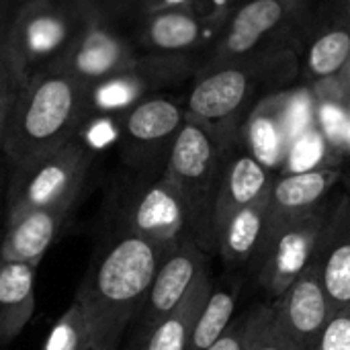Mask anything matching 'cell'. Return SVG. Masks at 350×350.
I'll return each instance as SVG.
<instances>
[{
	"label": "cell",
	"instance_id": "6da1fadb",
	"mask_svg": "<svg viewBox=\"0 0 350 350\" xmlns=\"http://www.w3.org/2000/svg\"><path fill=\"white\" fill-rule=\"evenodd\" d=\"M170 250L137 236L107 234L74 299L86 318L90 349L117 350L129 322L139 316L154 275Z\"/></svg>",
	"mask_w": 350,
	"mask_h": 350
},
{
	"label": "cell",
	"instance_id": "7a4b0ae2",
	"mask_svg": "<svg viewBox=\"0 0 350 350\" xmlns=\"http://www.w3.org/2000/svg\"><path fill=\"white\" fill-rule=\"evenodd\" d=\"M92 86L70 72H43L16 94L2 154L8 168L31 162L78 137L88 121Z\"/></svg>",
	"mask_w": 350,
	"mask_h": 350
},
{
	"label": "cell",
	"instance_id": "3957f363",
	"mask_svg": "<svg viewBox=\"0 0 350 350\" xmlns=\"http://www.w3.org/2000/svg\"><path fill=\"white\" fill-rule=\"evenodd\" d=\"M92 16L84 0H29L6 41L23 80L59 72Z\"/></svg>",
	"mask_w": 350,
	"mask_h": 350
},
{
	"label": "cell",
	"instance_id": "277c9868",
	"mask_svg": "<svg viewBox=\"0 0 350 350\" xmlns=\"http://www.w3.org/2000/svg\"><path fill=\"white\" fill-rule=\"evenodd\" d=\"M164 176L178 187L187 203L191 238L205 254L217 252L213 217L224 170L219 168V150L203 125L195 121L183 123Z\"/></svg>",
	"mask_w": 350,
	"mask_h": 350
},
{
	"label": "cell",
	"instance_id": "5b68a950",
	"mask_svg": "<svg viewBox=\"0 0 350 350\" xmlns=\"http://www.w3.org/2000/svg\"><path fill=\"white\" fill-rule=\"evenodd\" d=\"M109 234H129L174 248L189 234V211L178 187L168 178L131 180L107 201Z\"/></svg>",
	"mask_w": 350,
	"mask_h": 350
},
{
	"label": "cell",
	"instance_id": "8992f818",
	"mask_svg": "<svg viewBox=\"0 0 350 350\" xmlns=\"http://www.w3.org/2000/svg\"><path fill=\"white\" fill-rule=\"evenodd\" d=\"M90 164L92 152L80 133L31 162L8 168V215L25 209L74 207Z\"/></svg>",
	"mask_w": 350,
	"mask_h": 350
},
{
	"label": "cell",
	"instance_id": "52a82bcc",
	"mask_svg": "<svg viewBox=\"0 0 350 350\" xmlns=\"http://www.w3.org/2000/svg\"><path fill=\"white\" fill-rule=\"evenodd\" d=\"M328 211L324 205L301 215L265 238L252 258L256 275L267 293L277 299L308 269L318 248Z\"/></svg>",
	"mask_w": 350,
	"mask_h": 350
},
{
	"label": "cell",
	"instance_id": "ba28073f",
	"mask_svg": "<svg viewBox=\"0 0 350 350\" xmlns=\"http://www.w3.org/2000/svg\"><path fill=\"white\" fill-rule=\"evenodd\" d=\"M183 127L180 109L166 98H150L135 105L123 121L125 162L144 178H160L166 172L172 144Z\"/></svg>",
	"mask_w": 350,
	"mask_h": 350
},
{
	"label": "cell",
	"instance_id": "9c48e42d",
	"mask_svg": "<svg viewBox=\"0 0 350 350\" xmlns=\"http://www.w3.org/2000/svg\"><path fill=\"white\" fill-rule=\"evenodd\" d=\"M209 269L207 254L187 234L160 262L144 308L137 316V334L144 340L150 330L164 320L189 295L197 279Z\"/></svg>",
	"mask_w": 350,
	"mask_h": 350
},
{
	"label": "cell",
	"instance_id": "30bf717a",
	"mask_svg": "<svg viewBox=\"0 0 350 350\" xmlns=\"http://www.w3.org/2000/svg\"><path fill=\"white\" fill-rule=\"evenodd\" d=\"M277 322L301 350H316L318 342L334 318L328 295L322 287L314 262L271 304Z\"/></svg>",
	"mask_w": 350,
	"mask_h": 350
},
{
	"label": "cell",
	"instance_id": "8fae6325",
	"mask_svg": "<svg viewBox=\"0 0 350 350\" xmlns=\"http://www.w3.org/2000/svg\"><path fill=\"white\" fill-rule=\"evenodd\" d=\"M312 262L334 316L350 312V195H340L330 207Z\"/></svg>",
	"mask_w": 350,
	"mask_h": 350
},
{
	"label": "cell",
	"instance_id": "7c38bea8",
	"mask_svg": "<svg viewBox=\"0 0 350 350\" xmlns=\"http://www.w3.org/2000/svg\"><path fill=\"white\" fill-rule=\"evenodd\" d=\"M338 176V170L322 168L299 174H283L277 183H273L267 191V219L262 240L281 226L322 207V201L326 199Z\"/></svg>",
	"mask_w": 350,
	"mask_h": 350
},
{
	"label": "cell",
	"instance_id": "4fadbf2b",
	"mask_svg": "<svg viewBox=\"0 0 350 350\" xmlns=\"http://www.w3.org/2000/svg\"><path fill=\"white\" fill-rule=\"evenodd\" d=\"M72 209L74 207H49L10 213L6 232L0 240L2 260L39 267L41 258L70 219Z\"/></svg>",
	"mask_w": 350,
	"mask_h": 350
},
{
	"label": "cell",
	"instance_id": "5bb4252c",
	"mask_svg": "<svg viewBox=\"0 0 350 350\" xmlns=\"http://www.w3.org/2000/svg\"><path fill=\"white\" fill-rule=\"evenodd\" d=\"M269 170L258 164L252 156H238L230 162L224 170L219 195L215 203V217H213V234L219 252V240L228 226V221L242 211L244 207L258 201L271 189Z\"/></svg>",
	"mask_w": 350,
	"mask_h": 350
},
{
	"label": "cell",
	"instance_id": "9a60e30c",
	"mask_svg": "<svg viewBox=\"0 0 350 350\" xmlns=\"http://www.w3.org/2000/svg\"><path fill=\"white\" fill-rule=\"evenodd\" d=\"M121 64L123 45L113 35V31L98 23V16L94 14L59 72H70L94 88L96 84L113 78Z\"/></svg>",
	"mask_w": 350,
	"mask_h": 350
},
{
	"label": "cell",
	"instance_id": "2e32d148",
	"mask_svg": "<svg viewBox=\"0 0 350 350\" xmlns=\"http://www.w3.org/2000/svg\"><path fill=\"white\" fill-rule=\"evenodd\" d=\"M37 267L25 262L0 265V347L10 345L35 312Z\"/></svg>",
	"mask_w": 350,
	"mask_h": 350
},
{
	"label": "cell",
	"instance_id": "e0dca14e",
	"mask_svg": "<svg viewBox=\"0 0 350 350\" xmlns=\"http://www.w3.org/2000/svg\"><path fill=\"white\" fill-rule=\"evenodd\" d=\"M213 291L209 269L197 279L189 295L164 320H160L142 340V350H187L195 324Z\"/></svg>",
	"mask_w": 350,
	"mask_h": 350
},
{
	"label": "cell",
	"instance_id": "ac0fdd59",
	"mask_svg": "<svg viewBox=\"0 0 350 350\" xmlns=\"http://www.w3.org/2000/svg\"><path fill=\"white\" fill-rule=\"evenodd\" d=\"M265 219L267 193L228 221L219 240V254L228 265H244L254 258L265 234Z\"/></svg>",
	"mask_w": 350,
	"mask_h": 350
},
{
	"label": "cell",
	"instance_id": "d6986e66",
	"mask_svg": "<svg viewBox=\"0 0 350 350\" xmlns=\"http://www.w3.org/2000/svg\"><path fill=\"white\" fill-rule=\"evenodd\" d=\"M246 96V76L224 70L205 78L191 94L189 107L199 119H224L234 113Z\"/></svg>",
	"mask_w": 350,
	"mask_h": 350
},
{
	"label": "cell",
	"instance_id": "ffe728a7",
	"mask_svg": "<svg viewBox=\"0 0 350 350\" xmlns=\"http://www.w3.org/2000/svg\"><path fill=\"white\" fill-rule=\"evenodd\" d=\"M238 306V287H215L195 324L187 350H209L234 322Z\"/></svg>",
	"mask_w": 350,
	"mask_h": 350
},
{
	"label": "cell",
	"instance_id": "44dd1931",
	"mask_svg": "<svg viewBox=\"0 0 350 350\" xmlns=\"http://www.w3.org/2000/svg\"><path fill=\"white\" fill-rule=\"evenodd\" d=\"M283 14V8L277 0H254L246 4L232 25V33L228 37V47L234 53H242L252 49L258 39L271 31Z\"/></svg>",
	"mask_w": 350,
	"mask_h": 350
},
{
	"label": "cell",
	"instance_id": "7402d4cb",
	"mask_svg": "<svg viewBox=\"0 0 350 350\" xmlns=\"http://www.w3.org/2000/svg\"><path fill=\"white\" fill-rule=\"evenodd\" d=\"M248 146L250 156L267 170L281 168L289 152V139L281 117L273 113H258L248 125Z\"/></svg>",
	"mask_w": 350,
	"mask_h": 350
},
{
	"label": "cell",
	"instance_id": "603a6c76",
	"mask_svg": "<svg viewBox=\"0 0 350 350\" xmlns=\"http://www.w3.org/2000/svg\"><path fill=\"white\" fill-rule=\"evenodd\" d=\"M246 350H301L281 328L271 304L256 306L248 312Z\"/></svg>",
	"mask_w": 350,
	"mask_h": 350
},
{
	"label": "cell",
	"instance_id": "cb8c5ba5",
	"mask_svg": "<svg viewBox=\"0 0 350 350\" xmlns=\"http://www.w3.org/2000/svg\"><path fill=\"white\" fill-rule=\"evenodd\" d=\"M150 41L160 49H183L199 37V25L185 12H162L148 29Z\"/></svg>",
	"mask_w": 350,
	"mask_h": 350
},
{
	"label": "cell",
	"instance_id": "d4e9b609",
	"mask_svg": "<svg viewBox=\"0 0 350 350\" xmlns=\"http://www.w3.org/2000/svg\"><path fill=\"white\" fill-rule=\"evenodd\" d=\"M41 350H92L86 318L76 301L57 318Z\"/></svg>",
	"mask_w": 350,
	"mask_h": 350
},
{
	"label": "cell",
	"instance_id": "484cf974",
	"mask_svg": "<svg viewBox=\"0 0 350 350\" xmlns=\"http://www.w3.org/2000/svg\"><path fill=\"white\" fill-rule=\"evenodd\" d=\"M330 146L324 139L322 131L318 127L310 129L301 137H297L287 152V158L283 162L285 174H299V172H310V170H322L326 168V154Z\"/></svg>",
	"mask_w": 350,
	"mask_h": 350
},
{
	"label": "cell",
	"instance_id": "4316f807",
	"mask_svg": "<svg viewBox=\"0 0 350 350\" xmlns=\"http://www.w3.org/2000/svg\"><path fill=\"white\" fill-rule=\"evenodd\" d=\"M350 35L347 31H332L320 37L310 51V68L320 76L334 74L349 57Z\"/></svg>",
	"mask_w": 350,
	"mask_h": 350
},
{
	"label": "cell",
	"instance_id": "83f0119b",
	"mask_svg": "<svg viewBox=\"0 0 350 350\" xmlns=\"http://www.w3.org/2000/svg\"><path fill=\"white\" fill-rule=\"evenodd\" d=\"M281 123H283L285 135L289 139V146L297 137H301L304 133H308L310 129H314V107H312V98L306 92L295 94L285 105V111L281 115Z\"/></svg>",
	"mask_w": 350,
	"mask_h": 350
},
{
	"label": "cell",
	"instance_id": "f1b7e54d",
	"mask_svg": "<svg viewBox=\"0 0 350 350\" xmlns=\"http://www.w3.org/2000/svg\"><path fill=\"white\" fill-rule=\"evenodd\" d=\"M320 131L330 148L334 150H347L349 144L350 117L334 103H324L320 107Z\"/></svg>",
	"mask_w": 350,
	"mask_h": 350
},
{
	"label": "cell",
	"instance_id": "f546056e",
	"mask_svg": "<svg viewBox=\"0 0 350 350\" xmlns=\"http://www.w3.org/2000/svg\"><path fill=\"white\" fill-rule=\"evenodd\" d=\"M316 350H350V312L336 314L330 320Z\"/></svg>",
	"mask_w": 350,
	"mask_h": 350
},
{
	"label": "cell",
	"instance_id": "4dcf8cb0",
	"mask_svg": "<svg viewBox=\"0 0 350 350\" xmlns=\"http://www.w3.org/2000/svg\"><path fill=\"white\" fill-rule=\"evenodd\" d=\"M23 86H25V80L4 43L0 47V98L18 94Z\"/></svg>",
	"mask_w": 350,
	"mask_h": 350
},
{
	"label": "cell",
	"instance_id": "1f68e13d",
	"mask_svg": "<svg viewBox=\"0 0 350 350\" xmlns=\"http://www.w3.org/2000/svg\"><path fill=\"white\" fill-rule=\"evenodd\" d=\"M246 328H248V312L240 318H234L226 334L209 350H246Z\"/></svg>",
	"mask_w": 350,
	"mask_h": 350
},
{
	"label": "cell",
	"instance_id": "d6a6232c",
	"mask_svg": "<svg viewBox=\"0 0 350 350\" xmlns=\"http://www.w3.org/2000/svg\"><path fill=\"white\" fill-rule=\"evenodd\" d=\"M27 2L29 0H0V47L8 41L14 21Z\"/></svg>",
	"mask_w": 350,
	"mask_h": 350
},
{
	"label": "cell",
	"instance_id": "836d02e7",
	"mask_svg": "<svg viewBox=\"0 0 350 350\" xmlns=\"http://www.w3.org/2000/svg\"><path fill=\"white\" fill-rule=\"evenodd\" d=\"M14 100H16V94L0 98V152H2V144H4L6 129H8V121H10V113H12Z\"/></svg>",
	"mask_w": 350,
	"mask_h": 350
},
{
	"label": "cell",
	"instance_id": "e575fe53",
	"mask_svg": "<svg viewBox=\"0 0 350 350\" xmlns=\"http://www.w3.org/2000/svg\"><path fill=\"white\" fill-rule=\"evenodd\" d=\"M6 166H8V162H6L4 154L0 152V207H2V193H4V183H6Z\"/></svg>",
	"mask_w": 350,
	"mask_h": 350
},
{
	"label": "cell",
	"instance_id": "d590c367",
	"mask_svg": "<svg viewBox=\"0 0 350 350\" xmlns=\"http://www.w3.org/2000/svg\"><path fill=\"white\" fill-rule=\"evenodd\" d=\"M345 180H347V187H349V195H350V172L345 176Z\"/></svg>",
	"mask_w": 350,
	"mask_h": 350
},
{
	"label": "cell",
	"instance_id": "8d00e7d4",
	"mask_svg": "<svg viewBox=\"0 0 350 350\" xmlns=\"http://www.w3.org/2000/svg\"><path fill=\"white\" fill-rule=\"evenodd\" d=\"M166 4H176V2H183V0H164Z\"/></svg>",
	"mask_w": 350,
	"mask_h": 350
},
{
	"label": "cell",
	"instance_id": "74e56055",
	"mask_svg": "<svg viewBox=\"0 0 350 350\" xmlns=\"http://www.w3.org/2000/svg\"><path fill=\"white\" fill-rule=\"evenodd\" d=\"M347 150L350 152V127H349V144H347Z\"/></svg>",
	"mask_w": 350,
	"mask_h": 350
},
{
	"label": "cell",
	"instance_id": "f35d334b",
	"mask_svg": "<svg viewBox=\"0 0 350 350\" xmlns=\"http://www.w3.org/2000/svg\"><path fill=\"white\" fill-rule=\"evenodd\" d=\"M215 4H226V0H215Z\"/></svg>",
	"mask_w": 350,
	"mask_h": 350
},
{
	"label": "cell",
	"instance_id": "ab89813d",
	"mask_svg": "<svg viewBox=\"0 0 350 350\" xmlns=\"http://www.w3.org/2000/svg\"><path fill=\"white\" fill-rule=\"evenodd\" d=\"M0 265H2V256H0Z\"/></svg>",
	"mask_w": 350,
	"mask_h": 350
}]
</instances>
